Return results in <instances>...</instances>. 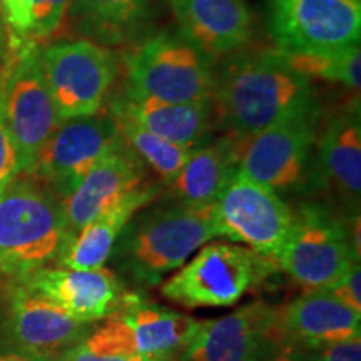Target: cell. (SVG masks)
Segmentation results:
<instances>
[{"label":"cell","mask_w":361,"mask_h":361,"mask_svg":"<svg viewBox=\"0 0 361 361\" xmlns=\"http://www.w3.org/2000/svg\"><path fill=\"white\" fill-rule=\"evenodd\" d=\"M310 79L293 71L278 51L239 57L214 85L218 119L246 141L271 126L314 112Z\"/></svg>","instance_id":"obj_1"},{"label":"cell","mask_w":361,"mask_h":361,"mask_svg":"<svg viewBox=\"0 0 361 361\" xmlns=\"http://www.w3.org/2000/svg\"><path fill=\"white\" fill-rule=\"evenodd\" d=\"M214 238L213 204L196 207L174 202L134 214L109 261L124 283L154 288Z\"/></svg>","instance_id":"obj_2"},{"label":"cell","mask_w":361,"mask_h":361,"mask_svg":"<svg viewBox=\"0 0 361 361\" xmlns=\"http://www.w3.org/2000/svg\"><path fill=\"white\" fill-rule=\"evenodd\" d=\"M72 238L61 197L37 179L16 178L0 192V271L13 281L57 261Z\"/></svg>","instance_id":"obj_3"},{"label":"cell","mask_w":361,"mask_h":361,"mask_svg":"<svg viewBox=\"0 0 361 361\" xmlns=\"http://www.w3.org/2000/svg\"><path fill=\"white\" fill-rule=\"evenodd\" d=\"M278 264L250 247L209 243L161 284V295L184 308H226L268 279Z\"/></svg>","instance_id":"obj_4"},{"label":"cell","mask_w":361,"mask_h":361,"mask_svg":"<svg viewBox=\"0 0 361 361\" xmlns=\"http://www.w3.org/2000/svg\"><path fill=\"white\" fill-rule=\"evenodd\" d=\"M128 90L174 104L213 102L214 79L204 57L186 39L159 34L126 57Z\"/></svg>","instance_id":"obj_5"},{"label":"cell","mask_w":361,"mask_h":361,"mask_svg":"<svg viewBox=\"0 0 361 361\" xmlns=\"http://www.w3.org/2000/svg\"><path fill=\"white\" fill-rule=\"evenodd\" d=\"M356 263L348 223L319 204L295 211V224L276 259L293 281L305 291L326 290Z\"/></svg>","instance_id":"obj_6"},{"label":"cell","mask_w":361,"mask_h":361,"mask_svg":"<svg viewBox=\"0 0 361 361\" xmlns=\"http://www.w3.org/2000/svg\"><path fill=\"white\" fill-rule=\"evenodd\" d=\"M266 24L281 52H340L360 45L361 0H266Z\"/></svg>","instance_id":"obj_7"},{"label":"cell","mask_w":361,"mask_h":361,"mask_svg":"<svg viewBox=\"0 0 361 361\" xmlns=\"http://www.w3.org/2000/svg\"><path fill=\"white\" fill-rule=\"evenodd\" d=\"M218 238L239 243L276 263L295 224V211L273 189L238 171L213 202Z\"/></svg>","instance_id":"obj_8"},{"label":"cell","mask_w":361,"mask_h":361,"mask_svg":"<svg viewBox=\"0 0 361 361\" xmlns=\"http://www.w3.org/2000/svg\"><path fill=\"white\" fill-rule=\"evenodd\" d=\"M39 62L62 121L97 114L117 75L114 54L92 40L54 44L39 52Z\"/></svg>","instance_id":"obj_9"},{"label":"cell","mask_w":361,"mask_h":361,"mask_svg":"<svg viewBox=\"0 0 361 361\" xmlns=\"http://www.w3.org/2000/svg\"><path fill=\"white\" fill-rule=\"evenodd\" d=\"M17 52L0 84V109L17 147L20 173L30 174L40 149L62 119L45 85L37 49L20 45Z\"/></svg>","instance_id":"obj_10"},{"label":"cell","mask_w":361,"mask_h":361,"mask_svg":"<svg viewBox=\"0 0 361 361\" xmlns=\"http://www.w3.org/2000/svg\"><path fill=\"white\" fill-rule=\"evenodd\" d=\"M124 141L111 116H82L62 121L40 149L30 174L64 197Z\"/></svg>","instance_id":"obj_11"},{"label":"cell","mask_w":361,"mask_h":361,"mask_svg":"<svg viewBox=\"0 0 361 361\" xmlns=\"http://www.w3.org/2000/svg\"><path fill=\"white\" fill-rule=\"evenodd\" d=\"M284 345L279 308L255 301L223 318L200 322L180 361H269Z\"/></svg>","instance_id":"obj_12"},{"label":"cell","mask_w":361,"mask_h":361,"mask_svg":"<svg viewBox=\"0 0 361 361\" xmlns=\"http://www.w3.org/2000/svg\"><path fill=\"white\" fill-rule=\"evenodd\" d=\"M316 112L283 121L243 141L239 173L273 191H290L308 176Z\"/></svg>","instance_id":"obj_13"},{"label":"cell","mask_w":361,"mask_h":361,"mask_svg":"<svg viewBox=\"0 0 361 361\" xmlns=\"http://www.w3.org/2000/svg\"><path fill=\"white\" fill-rule=\"evenodd\" d=\"M22 284L82 323L109 318L135 295L128 291L116 271L106 266L87 271L40 268L29 274Z\"/></svg>","instance_id":"obj_14"},{"label":"cell","mask_w":361,"mask_h":361,"mask_svg":"<svg viewBox=\"0 0 361 361\" xmlns=\"http://www.w3.org/2000/svg\"><path fill=\"white\" fill-rule=\"evenodd\" d=\"M151 186L154 184L149 183L144 162L124 142L61 200L71 231L79 233L90 221Z\"/></svg>","instance_id":"obj_15"},{"label":"cell","mask_w":361,"mask_h":361,"mask_svg":"<svg viewBox=\"0 0 361 361\" xmlns=\"http://www.w3.org/2000/svg\"><path fill=\"white\" fill-rule=\"evenodd\" d=\"M8 295L4 328L17 350L61 358L90 331V323L78 322L22 283L12 286Z\"/></svg>","instance_id":"obj_16"},{"label":"cell","mask_w":361,"mask_h":361,"mask_svg":"<svg viewBox=\"0 0 361 361\" xmlns=\"http://www.w3.org/2000/svg\"><path fill=\"white\" fill-rule=\"evenodd\" d=\"M184 39L204 56L243 47L252 34V13L245 0H169Z\"/></svg>","instance_id":"obj_17"},{"label":"cell","mask_w":361,"mask_h":361,"mask_svg":"<svg viewBox=\"0 0 361 361\" xmlns=\"http://www.w3.org/2000/svg\"><path fill=\"white\" fill-rule=\"evenodd\" d=\"M279 324L286 343L314 351L333 343L361 338V313L350 310L326 290L305 291L279 308Z\"/></svg>","instance_id":"obj_18"},{"label":"cell","mask_w":361,"mask_h":361,"mask_svg":"<svg viewBox=\"0 0 361 361\" xmlns=\"http://www.w3.org/2000/svg\"><path fill=\"white\" fill-rule=\"evenodd\" d=\"M213 102L174 104L126 92L111 102L109 111L128 116L176 146L196 149L204 144L213 128Z\"/></svg>","instance_id":"obj_19"},{"label":"cell","mask_w":361,"mask_h":361,"mask_svg":"<svg viewBox=\"0 0 361 361\" xmlns=\"http://www.w3.org/2000/svg\"><path fill=\"white\" fill-rule=\"evenodd\" d=\"M318 178L322 188L358 211L361 192V126L358 112L336 116L318 141Z\"/></svg>","instance_id":"obj_20"},{"label":"cell","mask_w":361,"mask_h":361,"mask_svg":"<svg viewBox=\"0 0 361 361\" xmlns=\"http://www.w3.org/2000/svg\"><path fill=\"white\" fill-rule=\"evenodd\" d=\"M243 141L228 134L218 141L196 147L180 173L169 184L176 202L209 206L239 171Z\"/></svg>","instance_id":"obj_21"},{"label":"cell","mask_w":361,"mask_h":361,"mask_svg":"<svg viewBox=\"0 0 361 361\" xmlns=\"http://www.w3.org/2000/svg\"><path fill=\"white\" fill-rule=\"evenodd\" d=\"M129 328L135 350L157 361H178L200 322L178 311L142 301L134 295L116 313Z\"/></svg>","instance_id":"obj_22"},{"label":"cell","mask_w":361,"mask_h":361,"mask_svg":"<svg viewBox=\"0 0 361 361\" xmlns=\"http://www.w3.org/2000/svg\"><path fill=\"white\" fill-rule=\"evenodd\" d=\"M156 196L157 188L151 186L90 221L79 233L74 234L72 241L61 252L57 258L59 266L80 271L104 268L130 218L151 204Z\"/></svg>","instance_id":"obj_23"},{"label":"cell","mask_w":361,"mask_h":361,"mask_svg":"<svg viewBox=\"0 0 361 361\" xmlns=\"http://www.w3.org/2000/svg\"><path fill=\"white\" fill-rule=\"evenodd\" d=\"M111 117L126 146L144 162V166H149L166 186H169L191 157L194 149L176 146L119 112H111Z\"/></svg>","instance_id":"obj_24"},{"label":"cell","mask_w":361,"mask_h":361,"mask_svg":"<svg viewBox=\"0 0 361 361\" xmlns=\"http://www.w3.org/2000/svg\"><path fill=\"white\" fill-rule=\"evenodd\" d=\"M74 12L85 32L121 42L146 17L147 0H75Z\"/></svg>","instance_id":"obj_25"},{"label":"cell","mask_w":361,"mask_h":361,"mask_svg":"<svg viewBox=\"0 0 361 361\" xmlns=\"http://www.w3.org/2000/svg\"><path fill=\"white\" fill-rule=\"evenodd\" d=\"M59 361H157L135 350L129 328L117 314L106 318L101 326L90 329L79 343L67 350Z\"/></svg>","instance_id":"obj_26"},{"label":"cell","mask_w":361,"mask_h":361,"mask_svg":"<svg viewBox=\"0 0 361 361\" xmlns=\"http://www.w3.org/2000/svg\"><path fill=\"white\" fill-rule=\"evenodd\" d=\"M278 51V49H276ZM283 61L305 78H322L336 80L358 92L361 52L360 45L333 54H288L278 51Z\"/></svg>","instance_id":"obj_27"},{"label":"cell","mask_w":361,"mask_h":361,"mask_svg":"<svg viewBox=\"0 0 361 361\" xmlns=\"http://www.w3.org/2000/svg\"><path fill=\"white\" fill-rule=\"evenodd\" d=\"M72 0H32L30 16V35L32 37H49L56 34L64 24Z\"/></svg>","instance_id":"obj_28"},{"label":"cell","mask_w":361,"mask_h":361,"mask_svg":"<svg viewBox=\"0 0 361 361\" xmlns=\"http://www.w3.org/2000/svg\"><path fill=\"white\" fill-rule=\"evenodd\" d=\"M20 174L19 154L0 109V192Z\"/></svg>","instance_id":"obj_29"},{"label":"cell","mask_w":361,"mask_h":361,"mask_svg":"<svg viewBox=\"0 0 361 361\" xmlns=\"http://www.w3.org/2000/svg\"><path fill=\"white\" fill-rule=\"evenodd\" d=\"M32 0H0L4 19L17 40H24L30 35L32 16H30Z\"/></svg>","instance_id":"obj_30"},{"label":"cell","mask_w":361,"mask_h":361,"mask_svg":"<svg viewBox=\"0 0 361 361\" xmlns=\"http://www.w3.org/2000/svg\"><path fill=\"white\" fill-rule=\"evenodd\" d=\"M329 295H333L338 301L348 306L350 310L361 313V268L360 263L351 266L348 273L336 281L333 286L326 288Z\"/></svg>","instance_id":"obj_31"},{"label":"cell","mask_w":361,"mask_h":361,"mask_svg":"<svg viewBox=\"0 0 361 361\" xmlns=\"http://www.w3.org/2000/svg\"><path fill=\"white\" fill-rule=\"evenodd\" d=\"M318 361H361V338L324 346L318 351Z\"/></svg>","instance_id":"obj_32"},{"label":"cell","mask_w":361,"mask_h":361,"mask_svg":"<svg viewBox=\"0 0 361 361\" xmlns=\"http://www.w3.org/2000/svg\"><path fill=\"white\" fill-rule=\"evenodd\" d=\"M269 361H318V351L295 343H286Z\"/></svg>","instance_id":"obj_33"},{"label":"cell","mask_w":361,"mask_h":361,"mask_svg":"<svg viewBox=\"0 0 361 361\" xmlns=\"http://www.w3.org/2000/svg\"><path fill=\"white\" fill-rule=\"evenodd\" d=\"M0 361H59V358L37 355V353H29V351L12 350V351H0Z\"/></svg>","instance_id":"obj_34"}]
</instances>
